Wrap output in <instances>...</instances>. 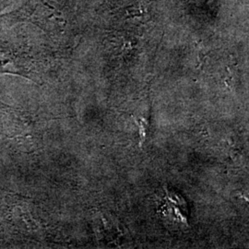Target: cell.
<instances>
[{
  "label": "cell",
  "instance_id": "6da1fadb",
  "mask_svg": "<svg viewBox=\"0 0 249 249\" xmlns=\"http://www.w3.org/2000/svg\"><path fill=\"white\" fill-rule=\"evenodd\" d=\"M33 57L21 36H0V74L35 80Z\"/></svg>",
  "mask_w": 249,
  "mask_h": 249
},
{
  "label": "cell",
  "instance_id": "7a4b0ae2",
  "mask_svg": "<svg viewBox=\"0 0 249 249\" xmlns=\"http://www.w3.org/2000/svg\"><path fill=\"white\" fill-rule=\"evenodd\" d=\"M12 17H13V12H10V13H8V14L1 15V16H0V22L3 21V20L6 19V18H12Z\"/></svg>",
  "mask_w": 249,
  "mask_h": 249
}]
</instances>
